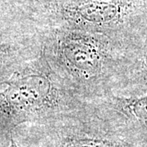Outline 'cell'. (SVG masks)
I'll use <instances>...</instances> for the list:
<instances>
[{"mask_svg":"<svg viewBox=\"0 0 147 147\" xmlns=\"http://www.w3.org/2000/svg\"><path fill=\"white\" fill-rule=\"evenodd\" d=\"M0 92V132L11 134L24 123L47 121L84 107L82 91L68 82L41 49L38 57L21 63Z\"/></svg>","mask_w":147,"mask_h":147,"instance_id":"1","label":"cell"},{"mask_svg":"<svg viewBox=\"0 0 147 147\" xmlns=\"http://www.w3.org/2000/svg\"><path fill=\"white\" fill-rule=\"evenodd\" d=\"M42 50L54 68L88 94L102 84H115L129 42L100 34L51 28Z\"/></svg>","mask_w":147,"mask_h":147,"instance_id":"2","label":"cell"},{"mask_svg":"<svg viewBox=\"0 0 147 147\" xmlns=\"http://www.w3.org/2000/svg\"><path fill=\"white\" fill-rule=\"evenodd\" d=\"M34 21L50 28L100 34L126 42L147 22V0H17Z\"/></svg>","mask_w":147,"mask_h":147,"instance_id":"3","label":"cell"},{"mask_svg":"<svg viewBox=\"0 0 147 147\" xmlns=\"http://www.w3.org/2000/svg\"><path fill=\"white\" fill-rule=\"evenodd\" d=\"M104 101L123 122V131L147 147V92H107Z\"/></svg>","mask_w":147,"mask_h":147,"instance_id":"4","label":"cell"},{"mask_svg":"<svg viewBox=\"0 0 147 147\" xmlns=\"http://www.w3.org/2000/svg\"><path fill=\"white\" fill-rule=\"evenodd\" d=\"M115 84L120 92H147V22L127 47Z\"/></svg>","mask_w":147,"mask_h":147,"instance_id":"5","label":"cell"},{"mask_svg":"<svg viewBox=\"0 0 147 147\" xmlns=\"http://www.w3.org/2000/svg\"><path fill=\"white\" fill-rule=\"evenodd\" d=\"M20 48L14 43H0V84L10 77L20 65Z\"/></svg>","mask_w":147,"mask_h":147,"instance_id":"6","label":"cell"},{"mask_svg":"<svg viewBox=\"0 0 147 147\" xmlns=\"http://www.w3.org/2000/svg\"><path fill=\"white\" fill-rule=\"evenodd\" d=\"M10 140H11V144L9 147H20L17 144H16V142L14 141V139L12 138V137H10Z\"/></svg>","mask_w":147,"mask_h":147,"instance_id":"7","label":"cell"}]
</instances>
